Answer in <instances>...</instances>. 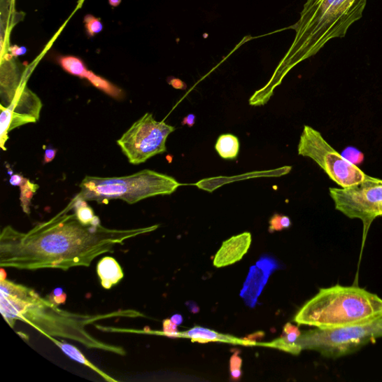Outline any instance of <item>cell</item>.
I'll use <instances>...</instances> for the list:
<instances>
[{"instance_id":"6da1fadb","label":"cell","mask_w":382,"mask_h":382,"mask_svg":"<svg viewBox=\"0 0 382 382\" xmlns=\"http://www.w3.org/2000/svg\"><path fill=\"white\" fill-rule=\"evenodd\" d=\"M71 202L48 221L27 232L10 226L0 234V267L37 271L91 266L97 257L113 251L127 240L153 232L155 226L112 229L98 225H84L78 220Z\"/></svg>"},{"instance_id":"7a4b0ae2","label":"cell","mask_w":382,"mask_h":382,"mask_svg":"<svg viewBox=\"0 0 382 382\" xmlns=\"http://www.w3.org/2000/svg\"><path fill=\"white\" fill-rule=\"evenodd\" d=\"M0 311L11 328L17 320L31 325L45 337L74 341L88 349L99 350L125 356L127 351L120 346L110 344L95 338L87 330L97 322L116 318H143L134 310L87 314L73 313L59 308L47 297H41L33 289L10 281L0 280Z\"/></svg>"},{"instance_id":"3957f363","label":"cell","mask_w":382,"mask_h":382,"mask_svg":"<svg viewBox=\"0 0 382 382\" xmlns=\"http://www.w3.org/2000/svg\"><path fill=\"white\" fill-rule=\"evenodd\" d=\"M382 318V299L358 287L322 288L298 311L295 321L317 329L356 327Z\"/></svg>"},{"instance_id":"277c9868","label":"cell","mask_w":382,"mask_h":382,"mask_svg":"<svg viewBox=\"0 0 382 382\" xmlns=\"http://www.w3.org/2000/svg\"><path fill=\"white\" fill-rule=\"evenodd\" d=\"M182 185L170 176L150 170L127 176L101 178L86 176L75 197L85 201L108 204L120 199L134 204L144 199L171 195Z\"/></svg>"},{"instance_id":"5b68a950","label":"cell","mask_w":382,"mask_h":382,"mask_svg":"<svg viewBox=\"0 0 382 382\" xmlns=\"http://www.w3.org/2000/svg\"><path fill=\"white\" fill-rule=\"evenodd\" d=\"M379 338H382V318L349 328L309 330L300 335L297 344L302 351H314L335 359L353 354Z\"/></svg>"},{"instance_id":"8992f818","label":"cell","mask_w":382,"mask_h":382,"mask_svg":"<svg viewBox=\"0 0 382 382\" xmlns=\"http://www.w3.org/2000/svg\"><path fill=\"white\" fill-rule=\"evenodd\" d=\"M298 154L316 162L334 183L343 188L374 181L360 168L347 161L324 139L321 133L305 126L298 145Z\"/></svg>"},{"instance_id":"52a82bcc","label":"cell","mask_w":382,"mask_h":382,"mask_svg":"<svg viewBox=\"0 0 382 382\" xmlns=\"http://www.w3.org/2000/svg\"><path fill=\"white\" fill-rule=\"evenodd\" d=\"M175 129L147 113L122 134L118 144L131 164H141L167 151V139Z\"/></svg>"},{"instance_id":"ba28073f","label":"cell","mask_w":382,"mask_h":382,"mask_svg":"<svg viewBox=\"0 0 382 382\" xmlns=\"http://www.w3.org/2000/svg\"><path fill=\"white\" fill-rule=\"evenodd\" d=\"M335 209L351 219L361 220L365 237L375 219L382 216V181L375 178L346 188L330 189Z\"/></svg>"},{"instance_id":"9c48e42d","label":"cell","mask_w":382,"mask_h":382,"mask_svg":"<svg viewBox=\"0 0 382 382\" xmlns=\"http://www.w3.org/2000/svg\"><path fill=\"white\" fill-rule=\"evenodd\" d=\"M278 268V264L274 257L264 256L250 267L241 297L245 304L250 308H255L258 298L262 293L269 276Z\"/></svg>"},{"instance_id":"30bf717a","label":"cell","mask_w":382,"mask_h":382,"mask_svg":"<svg viewBox=\"0 0 382 382\" xmlns=\"http://www.w3.org/2000/svg\"><path fill=\"white\" fill-rule=\"evenodd\" d=\"M252 243V235L244 232L224 241L217 253L213 265L220 268L238 262L248 252Z\"/></svg>"},{"instance_id":"8fae6325","label":"cell","mask_w":382,"mask_h":382,"mask_svg":"<svg viewBox=\"0 0 382 382\" xmlns=\"http://www.w3.org/2000/svg\"><path fill=\"white\" fill-rule=\"evenodd\" d=\"M97 274L101 285L105 289H111L118 284L125 277L119 263L112 257H104L97 265Z\"/></svg>"},{"instance_id":"7c38bea8","label":"cell","mask_w":382,"mask_h":382,"mask_svg":"<svg viewBox=\"0 0 382 382\" xmlns=\"http://www.w3.org/2000/svg\"><path fill=\"white\" fill-rule=\"evenodd\" d=\"M47 338L56 346H57L59 349L66 355L69 356L71 359H72V360L84 366H86L90 369H92V370H94V372H96L100 376H102L107 381H118V380L109 376L108 374L104 373L102 369H100L95 365L87 360V358L82 353L80 350L77 349L76 346L63 341L56 339V338H54V337L49 336L47 337Z\"/></svg>"},{"instance_id":"4fadbf2b","label":"cell","mask_w":382,"mask_h":382,"mask_svg":"<svg viewBox=\"0 0 382 382\" xmlns=\"http://www.w3.org/2000/svg\"><path fill=\"white\" fill-rule=\"evenodd\" d=\"M302 334L299 328L296 325L291 323H287L283 330V335L280 339L274 342L267 344L265 345L271 347L277 348V349L284 351L285 352L298 355L302 350L297 344V341Z\"/></svg>"},{"instance_id":"5bb4252c","label":"cell","mask_w":382,"mask_h":382,"mask_svg":"<svg viewBox=\"0 0 382 382\" xmlns=\"http://www.w3.org/2000/svg\"><path fill=\"white\" fill-rule=\"evenodd\" d=\"M181 336L188 337L192 341L199 343H208L211 341L243 343V341L236 339L233 337L222 335L215 331L202 327H194L186 332L181 333Z\"/></svg>"},{"instance_id":"9a60e30c","label":"cell","mask_w":382,"mask_h":382,"mask_svg":"<svg viewBox=\"0 0 382 382\" xmlns=\"http://www.w3.org/2000/svg\"><path fill=\"white\" fill-rule=\"evenodd\" d=\"M215 150L222 159L233 160L239 153V140L232 134H221L215 144Z\"/></svg>"},{"instance_id":"2e32d148","label":"cell","mask_w":382,"mask_h":382,"mask_svg":"<svg viewBox=\"0 0 382 382\" xmlns=\"http://www.w3.org/2000/svg\"><path fill=\"white\" fill-rule=\"evenodd\" d=\"M62 69L67 73L80 78H86L89 71L84 62L76 56L65 55L59 59Z\"/></svg>"},{"instance_id":"e0dca14e","label":"cell","mask_w":382,"mask_h":382,"mask_svg":"<svg viewBox=\"0 0 382 382\" xmlns=\"http://www.w3.org/2000/svg\"><path fill=\"white\" fill-rule=\"evenodd\" d=\"M86 78H87L89 82L91 83L94 86L111 97H113L115 98H119L122 94L120 89H119L115 85H112L110 82L105 80L104 78L94 74L92 71L88 72Z\"/></svg>"},{"instance_id":"ac0fdd59","label":"cell","mask_w":382,"mask_h":382,"mask_svg":"<svg viewBox=\"0 0 382 382\" xmlns=\"http://www.w3.org/2000/svg\"><path fill=\"white\" fill-rule=\"evenodd\" d=\"M71 202L78 220L84 225H92L96 216L93 209L86 204V201L74 197Z\"/></svg>"},{"instance_id":"d6986e66","label":"cell","mask_w":382,"mask_h":382,"mask_svg":"<svg viewBox=\"0 0 382 382\" xmlns=\"http://www.w3.org/2000/svg\"><path fill=\"white\" fill-rule=\"evenodd\" d=\"M20 187L22 208L27 215H29L31 200L34 194L36 193L39 186L30 182L29 179L25 178L24 182H22Z\"/></svg>"},{"instance_id":"ffe728a7","label":"cell","mask_w":382,"mask_h":382,"mask_svg":"<svg viewBox=\"0 0 382 382\" xmlns=\"http://www.w3.org/2000/svg\"><path fill=\"white\" fill-rule=\"evenodd\" d=\"M86 32L89 37H94L104 29L103 22L99 18L87 15L84 18Z\"/></svg>"},{"instance_id":"44dd1931","label":"cell","mask_w":382,"mask_h":382,"mask_svg":"<svg viewBox=\"0 0 382 382\" xmlns=\"http://www.w3.org/2000/svg\"><path fill=\"white\" fill-rule=\"evenodd\" d=\"M290 226L291 221L288 217L275 213L271 220H269V232L282 231L284 229L290 228Z\"/></svg>"},{"instance_id":"7402d4cb","label":"cell","mask_w":382,"mask_h":382,"mask_svg":"<svg viewBox=\"0 0 382 382\" xmlns=\"http://www.w3.org/2000/svg\"><path fill=\"white\" fill-rule=\"evenodd\" d=\"M344 158L358 166L365 161V154L353 147H348L341 154Z\"/></svg>"},{"instance_id":"603a6c76","label":"cell","mask_w":382,"mask_h":382,"mask_svg":"<svg viewBox=\"0 0 382 382\" xmlns=\"http://www.w3.org/2000/svg\"><path fill=\"white\" fill-rule=\"evenodd\" d=\"M242 362L239 353H235L230 358V372L234 380H239L241 376Z\"/></svg>"},{"instance_id":"cb8c5ba5","label":"cell","mask_w":382,"mask_h":382,"mask_svg":"<svg viewBox=\"0 0 382 382\" xmlns=\"http://www.w3.org/2000/svg\"><path fill=\"white\" fill-rule=\"evenodd\" d=\"M178 325L172 322L171 320H165L163 322V332L164 334L171 338H176V337H181V333L177 331Z\"/></svg>"},{"instance_id":"d4e9b609","label":"cell","mask_w":382,"mask_h":382,"mask_svg":"<svg viewBox=\"0 0 382 382\" xmlns=\"http://www.w3.org/2000/svg\"><path fill=\"white\" fill-rule=\"evenodd\" d=\"M55 304L60 306L64 304L66 300V295L64 290L59 288L52 291V293L48 297Z\"/></svg>"},{"instance_id":"484cf974","label":"cell","mask_w":382,"mask_h":382,"mask_svg":"<svg viewBox=\"0 0 382 382\" xmlns=\"http://www.w3.org/2000/svg\"><path fill=\"white\" fill-rule=\"evenodd\" d=\"M169 83L176 89L185 90L187 88L186 84L179 78H172Z\"/></svg>"},{"instance_id":"4316f807","label":"cell","mask_w":382,"mask_h":382,"mask_svg":"<svg viewBox=\"0 0 382 382\" xmlns=\"http://www.w3.org/2000/svg\"><path fill=\"white\" fill-rule=\"evenodd\" d=\"M56 150L53 149H48L45 151L44 155V164L49 163L52 162L55 157Z\"/></svg>"},{"instance_id":"83f0119b","label":"cell","mask_w":382,"mask_h":382,"mask_svg":"<svg viewBox=\"0 0 382 382\" xmlns=\"http://www.w3.org/2000/svg\"><path fill=\"white\" fill-rule=\"evenodd\" d=\"M24 177L18 174L13 175L10 178V183L15 186H20L22 182H24Z\"/></svg>"},{"instance_id":"f1b7e54d","label":"cell","mask_w":382,"mask_h":382,"mask_svg":"<svg viewBox=\"0 0 382 382\" xmlns=\"http://www.w3.org/2000/svg\"><path fill=\"white\" fill-rule=\"evenodd\" d=\"M11 55L13 56H20L25 55L27 52V49L24 47H17L15 46L10 49Z\"/></svg>"},{"instance_id":"f546056e","label":"cell","mask_w":382,"mask_h":382,"mask_svg":"<svg viewBox=\"0 0 382 382\" xmlns=\"http://www.w3.org/2000/svg\"><path fill=\"white\" fill-rule=\"evenodd\" d=\"M196 116L192 114H190L186 116L183 120V125H188L189 127H192L195 125Z\"/></svg>"},{"instance_id":"4dcf8cb0","label":"cell","mask_w":382,"mask_h":382,"mask_svg":"<svg viewBox=\"0 0 382 382\" xmlns=\"http://www.w3.org/2000/svg\"><path fill=\"white\" fill-rule=\"evenodd\" d=\"M171 320L177 325H181L183 322V318L181 314H175Z\"/></svg>"},{"instance_id":"1f68e13d","label":"cell","mask_w":382,"mask_h":382,"mask_svg":"<svg viewBox=\"0 0 382 382\" xmlns=\"http://www.w3.org/2000/svg\"><path fill=\"white\" fill-rule=\"evenodd\" d=\"M108 3L111 6L117 7L121 3V0H108Z\"/></svg>"},{"instance_id":"d6a6232c","label":"cell","mask_w":382,"mask_h":382,"mask_svg":"<svg viewBox=\"0 0 382 382\" xmlns=\"http://www.w3.org/2000/svg\"><path fill=\"white\" fill-rule=\"evenodd\" d=\"M6 279V273L4 271L3 267H1V271H0V280Z\"/></svg>"}]
</instances>
